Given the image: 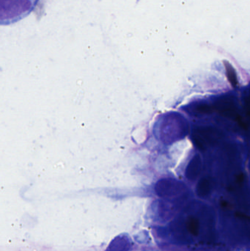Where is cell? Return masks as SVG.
<instances>
[{"instance_id":"obj_2","label":"cell","mask_w":250,"mask_h":251,"mask_svg":"<svg viewBox=\"0 0 250 251\" xmlns=\"http://www.w3.org/2000/svg\"><path fill=\"white\" fill-rule=\"evenodd\" d=\"M134 243L128 234H121L114 237L104 251H131Z\"/></svg>"},{"instance_id":"obj_1","label":"cell","mask_w":250,"mask_h":251,"mask_svg":"<svg viewBox=\"0 0 250 251\" xmlns=\"http://www.w3.org/2000/svg\"><path fill=\"white\" fill-rule=\"evenodd\" d=\"M39 0H0V23L10 25L29 16Z\"/></svg>"},{"instance_id":"obj_3","label":"cell","mask_w":250,"mask_h":251,"mask_svg":"<svg viewBox=\"0 0 250 251\" xmlns=\"http://www.w3.org/2000/svg\"><path fill=\"white\" fill-rule=\"evenodd\" d=\"M186 227L188 231L192 234V235L197 236L199 231V224L198 220L194 218H189L186 222Z\"/></svg>"}]
</instances>
